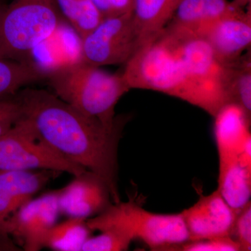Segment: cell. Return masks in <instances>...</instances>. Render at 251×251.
<instances>
[{"instance_id":"obj_1","label":"cell","mask_w":251,"mask_h":251,"mask_svg":"<svg viewBox=\"0 0 251 251\" xmlns=\"http://www.w3.org/2000/svg\"><path fill=\"white\" fill-rule=\"evenodd\" d=\"M22 117L69 161L97 175L108 186L114 203L118 190V148L126 118L110 128L63 101L54 93L26 88L15 94Z\"/></svg>"},{"instance_id":"obj_2","label":"cell","mask_w":251,"mask_h":251,"mask_svg":"<svg viewBox=\"0 0 251 251\" xmlns=\"http://www.w3.org/2000/svg\"><path fill=\"white\" fill-rule=\"evenodd\" d=\"M46 80L63 101L110 128L119 120L117 103L130 90L122 73L105 72L80 58L50 69Z\"/></svg>"},{"instance_id":"obj_3","label":"cell","mask_w":251,"mask_h":251,"mask_svg":"<svg viewBox=\"0 0 251 251\" xmlns=\"http://www.w3.org/2000/svg\"><path fill=\"white\" fill-rule=\"evenodd\" d=\"M122 74L130 90L156 91L200 108L197 92L173 37L165 29L138 48L126 63Z\"/></svg>"},{"instance_id":"obj_4","label":"cell","mask_w":251,"mask_h":251,"mask_svg":"<svg viewBox=\"0 0 251 251\" xmlns=\"http://www.w3.org/2000/svg\"><path fill=\"white\" fill-rule=\"evenodd\" d=\"M93 231L115 229L132 240L139 239L152 251H175L188 242V234L181 214H161L128 202L110 204L98 215L87 219Z\"/></svg>"},{"instance_id":"obj_5","label":"cell","mask_w":251,"mask_h":251,"mask_svg":"<svg viewBox=\"0 0 251 251\" xmlns=\"http://www.w3.org/2000/svg\"><path fill=\"white\" fill-rule=\"evenodd\" d=\"M54 0H13L0 12V59L27 61L61 22Z\"/></svg>"},{"instance_id":"obj_6","label":"cell","mask_w":251,"mask_h":251,"mask_svg":"<svg viewBox=\"0 0 251 251\" xmlns=\"http://www.w3.org/2000/svg\"><path fill=\"white\" fill-rule=\"evenodd\" d=\"M214 118L219 161L218 187L229 191L251 187V117L237 104L228 103Z\"/></svg>"},{"instance_id":"obj_7","label":"cell","mask_w":251,"mask_h":251,"mask_svg":"<svg viewBox=\"0 0 251 251\" xmlns=\"http://www.w3.org/2000/svg\"><path fill=\"white\" fill-rule=\"evenodd\" d=\"M173 37L189 80L199 97L200 108L215 117L230 103L229 65L220 62L201 36L165 28Z\"/></svg>"},{"instance_id":"obj_8","label":"cell","mask_w":251,"mask_h":251,"mask_svg":"<svg viewBox=\"0 0 251 251\" xmlns=\"http://www.w3.org/2000/svg\"><path fill=\"white\" fill-rule=\"evenodd\" d=\"M64 172L79 176L87 170L62 156L21 117L0 137V171Z\"/></svg>"},{"instance_id":"obj_9","label":"cell","mask_w":251,"mask_h":251,"mask_svg":"<svg viewBox=\"0 0 251 251\" xmlns=\"http://www.w3.org/2000/svg\"><path fill=\"white\" fill-rule=\"evenodd\" d=\"M80 41V59L98 67L125 64L140 46L132 11L104 18Z\"/></svg>"},{"instance_id":"obj_10","label":"cell","mask_w":251,"mask_h":251,"mask_svg":"<svg viewBox=\"0 0 251 251\" xmlns=\"http://www.w3.org/2000/svg\"><path fill=\"white\" fill-rule=\"evenodd\" d=\"M59 214L58 192L52 191L21 206L6 221L5 232L25 251H40L46 233L56 224Z\"/></svg>"},{"instance_id":"obj_11","label":"cell","mask_w":251,"mask_h":251,"mask_svg":"<svg viewBox=\"0 0 251 251\" xmlns=\"http://www.w3.org/2000/svg\"><path fill=\"white\" fill-rule=\"evenodd\" d=\"M238 211L216 189L202 196L191 207L180 213L187 229L188 242L211 238L232 237Z\"/></svg>"},{"instance_id":"obj_12","label":"cell","mask_w":251,"mask_h":251,"mask_svg":"<svg viewBox=\"0 0 251 251\" xmlns=\"http://www.w3.org/2000/svg\"><path fill=\"white\" fill-rule=\"evenodd\" d=\"M57 172L0 171V250H16L5 232L10 216L32 199Z\"/></svg>"},{"instance_id":"obj_13","label":"cell","mask_w":251,"mask_h":251,"mask_svg":"<svg viewBox=\"0 0 251 251\" xmlns=\"http://www.w3.org/2000/svg\"><path fill=\"white\" fill-rule=\"evenodd\" d=\"M251 11H244L221 18L203 28L195 35L209 44L220 62L230 65L250 48Z\"/></svg>"},{"instance_id":"obj_14","label":"cell","mask_w":251,"mask_h":251,"mask_svg":"<svg viewBox=\"0 0 251 251\" xmlns=\"http://www.w3.org/2000/svg\"><path fill=\"white\" fill-rule=\"evenodd\" d=\"M57 192L59 213L69 218L88 219L111 204L108 186L89 171L75 176L72 182Z\"/></svg>"},{"instance_id":"obj_15","label":"cell","mask_w":251,"mask_h":251,"mask_svg":"<svg viewBox=\"0 0 251 251\" xmlns=\"http://www.w3.org/2000/svg\"><path fill=\"white\" fill-rule=\"evenodd\" d=\"M242 11L227 0H181L166 28L196 34L211 23Z\"/></svg>"},{"instance_id":"obj_16","label":"cell","mask_w":251,"mask_h":251,"mask_svg":"<svg viewBox=\"0 0 251 251\" xmlns=\"http://www.w3.org/2000/svg\"><path fill=\"white\" fill-rule=\"evenodd\" d=\"M181 0H133V14L141 46L164 30Z\"/></svg>"},{"instance_id":"obj_17","label":"cell","mask_w":251,"mask_h":251,"mask_svg":"<svg viewBox=\"0 0 251 251\" xmlns=\"http://www.w3.org/2000/svg\"><path fill=\"white\" fill-rule=\"evenodd\" d=\"M46 79V73L29 61L0 59V100L13 97L20 89Z\"/></svg>"},{"instance_id":"obj_18","label":"cell","mask_w":251,"mask_h":251,"mask_svg":"<svg viewBox=\"0 0 251 251\" xmlns=\"http://www.w3.org/2000/svg\"><path fill=\"white\" fill-rule=\"evenodd\" d=\"M92 232L87 219L69 218L49 229L44 237L43 247L57 251H81Z\"/></svg>"},{"instance_id":"obj_19","label":"cell","mask_w":251,"mask_h":251,"mask_svg":"<svg viewBox=\"0 0 251 251\" xmlns=\"http://www.w3.org/2000/svg\"><path fill=\"white\" fill-rule=\"evenodd\" d=\"M59 13L67 19L80 40L103 21L104 16L92 0H54Z\"/></svg>"},{"instance_id":"obj_20","label":"cell","mask_w":251,"mask_h":251,"mask_svg":"<svg viewBox=\"0 0 251 251\" xmlns=\"http://www.w3.org/2000/svg\"><path fill=\"white\" fill-rule=\"evenodd\" d=\"M250 54L229 65L228 90L231 103L237 104L251 117V64Z\"/></svg>"},{"instance_id":"obj_21","label":"cell","mask_w":251,"mask_h":251,"mask_svg":"<svg viewBox=\"0 0 251 251\" xmlns=\"http://www.w3.org/2000/svg\"><path fill=\"white\" fill-rule=\"evenodd\" d=\"M133 240L115 229H105L96 237H90L82 248L83 251H127Z\"/></svg>"},{"instance_id":"obj_22","label":"cell","mask_w":251,"mask_h":251,"mask_svg":"<svg viewBox=\"0 0 251 251\" xmlns=\"http://www.w3.org/2000/svg\"><path fill=\"white\" fill-rule=\"evenodd\" d=\"M175 251H239L241 248L233 237L227 236L186 242L176 248Z\"/></svg>"},{"instance_id":"obj_23","label":"cell","mask_w":251,"mask_h":251,"mask_svg":"<svg viewBox=\"0 0 251 251\" xmlns=\"http://www.w3.org/2000/svg\"><path fill=\"white\" fill-rule=\"evenodd\" d=\"M232 237L240 246L241 251L251 249V203L249 202L238 213Z\"/></svg>"},{"instance_id":"obj_24","label":"cell","mask_w":251,"mask_h":251,"mask_svg":"<svg viewBox=\"0 0 251 251\" xmlns=\"http://www.w3.org/2000/svg\"><path fill=\"white\" fill-rule=\"evenodd\" d=\"M14 96L0 100V137L22 117L19 104Z\"/></svg>"},{"instance_id":"obj_25","label":"cell","mask_w":251,"mask_h":251,"mask_svg":"<svg viewBox=\"0 0 251 251\" xmlns=\"http://www.w3.org/2000/svg\"><path fill=\"white\" fill-rule=\"evenodd\" d=\"M104 18L118 16L130 12L133 0H92Z\"/></svg>"},{"instance_id":"obj_26","label":"cell","mask_w":251,"mask_h":251,"mask_svg":"<svg viewBox=\"0 0 251 251\" xmlns=\"http://www.w3.org/2000/svg\"><path fill=\"white\" fill-rule=\"evenodd\" d=\"M251 0H233L231 3L237 9L243 10V8L245 7L247 5L251 4Z\"/></svg>"},{"instance_id":"obj_27","label":"cell","mask_w":251,"mask_h":251,"mask_svg":"<svg viewBox=\"0 0 251 251\" xmlns=\"http://www.w3.org/2000/svg\"><path fill=\"white\" fill-rule=\"evenodd\" d=\"M3 6H3V5L0 4V12H1V9H2Z\"/></svg>"}]
</instances>
